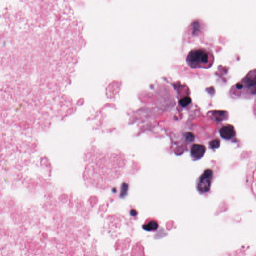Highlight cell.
Wrapping results in <instances>:
<instances>
[{
    "instance_id": "obj_9",
    "label": "cell",
    "mask_w": 256,
    "mask_h": 256,
    "mask_svg": "<svg viewBox=\"0 0 256 256\" xmlns=\"http://www.w3.org/2000/svg\"><path fill=\"white\" fill-rule=\"evenodd\" d=\"M185 139L188 142H192L194 140V136L192 133H186L185 134Z\"/></svg>"
},
{
    "instance_id": "obj_5",
    "label": "cell",
    "mask_w": 256,
    "mask_h": 256,
    "mask_svg": "<svg viewBox=\"0 0 256 256\" xmlns=\"http://www.w3.org/2000/svg\"><path fill=\"white\" fill-rule=\"evenodd\" d=\"M206 151V148L203 145L194 144L191 148V156L196 160L201 159L203 157Z\"/></svg>"
},
{
    "instance_id": "obj_2",
    "label": "cell",
    "mask_w": 256,
    "mask_h": 256,
    "mask_svg": "<svg viewBox=\"0 0 256 256\" xmlns=\"http://www.w3.org/2000/svg\"><path fill=\"white\" fill-rule=\"evenodd\" d=\"M186 62L191 68L209 69L214 64V55L210 50L196 48L190 51L186 57Z\"/></svg>"
},
{
    "instance_id": "obj_1",
    "label": "cell",
    "mask_w": 256,
    "mask_h": 256,
    "mask_svg": "<svg viewBox=\"0 0 256 256\" xmlns=\"http://www.w3.org/2000/svg\"><path fill=\"white\" fill-rule=\"evenodd\" d=\"M83 178L86 183L99 189H106L122 175L126 159L121 153L91 150L85 156Z\"/></svg>"
},
{
    "instance_id": "obj_8",
    "label": "cell",
    "mask_w": 256,
    "mask_h": 256,
    "mask_svg": "<svg viewBox=\"0 0 256 256\" xmlns=\"http://www.w3.org/2000/svg\"><path fill=\"white\" fill-rule=\"evenodd\" d=\"M209 145H210L211 148L213 149H218L219 148L220 146V141L218 139H214L210 142Z\"/></svg>"
},
{
    "instance_id": "obj_3",
    "label": "cell",
    "mask_w": 256,
    "mask_h": 256,
    "mask_svg": "<svg viewBox=\"0 0 256 256\" xmlns=\"http://www.w3.org/2000/svg\"><path fill=\"white\" fill-rule=\"evenodd\" d=\"M213 172L211 169H207L200 176L197 185V189L202 193H207L210 190Z\"/></svg>"
},
{
    "instance_id": "obj_6",
    "label": "cell",
    "mask_w": 256,
    "mask_h": 256,
    "mask_svg": "<svg viewBox=\"0 0 256 256\" xmlns=\"http://www.w3.org/2000/svg\"><path fill=\"white\" fill-rule=\"evenodd\" d=\"M159 227L158 223L155 220H151L146 222L143 226V228L147 231H153L156 230Z\"/></svg>"
},
{
    "instance_id": "obj_4",
    "label": "cell",
    "mask_w": 256,
    "mask_h": 256,
    "mask_svg": "<svg viewBox=\"0 0 256 256\" xmlns=\"http://www.w3.org/2000/svg\"><path fill=\"white\" fill-rule=\"evenodd\" d=\"M219 133L221 137L225 140L232 139L236 136L235 128L230 124L223 125L220 129Z\"/></svg>"
},
{
    "instance_id": "obj_7",
    "label": "cell",
    "mask_w": 256,
    "mask_h": 256,
    "mask_svg": "<svg viewBox=\"0 0 256 256\" xmlns=\"http://www.w3.org/2000/svg\"><path fill=\"white\" fill-rule=\"evenodd\" d=\"M191 102H192V100L189 97H185L180 99L179 101V104L181 106L184 107H186L189 105Z\"/></svg>"
}]
</instances>
